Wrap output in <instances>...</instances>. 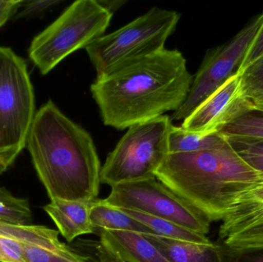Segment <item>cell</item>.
Returning <instances> with one entry per match:
<instances>
[{
    "label": "cell",
    "instance_id": "cell-18",
    "mask_svg": "<svg viewBox=\"0 0 263 262\" xmlns=\"http://www.w3.org/2000/svg\"><path fill=\"white\" fill-rule=\"evenodd\" d=\"M126 215L134 218L136 221L145 225L153 231L154 235L165 238H173L179 241H190L199 244H210L212 241L207 235H201L185 228L181 227L175 223L162 218L150 216L136 211L129 209H120Z\"/></svg>",
    "mask_w": 263,
    "mask_h": 262
},
{
    "label": "cell",
    "instance_id": "cell-30",
    "mask_svg": "<svg viewBox=\"0 0 263 262\" xmlns=\"http://www.w3.org/2000/svg\"><path fill=\"white\" fill-rule=\"evenodd\" d=\"M18 155L12 153L0 152V175L6 172L16 159Z\"/></svg>",
    "mask_w": 263,
    "mask_h": 262
},
{
    "label": "cell",
    "instance_id": "cell-5",
    "mask_svg": "<svg viewBox=\"0 0 263 262\" xmlns=\"http://www.w3.org/2000/svg\"><path fill=\"white\" fill-rule=\"evenodd\" d=\"M180 14L176 11L153 7L120 29L96 40L86 51L97 77L165 49V42L176 30Z\"/></svg>",
    "mask_w": 263,
    "mask_h": 262
},
{
    "label": "cell",
    "instance_id": "cell-20",
    "mask_svg": "<svg viewBox=\"0 0 263 262\" xmlns=\"http://www.w3.org/2000/svg\"><path fill=\"white\" fill-rule=\"evenodd\" d=\"M229 143L241 158L263 175V138L227 137Z\"/></svg>",
    "mask_w": 263,
    "mask_h": 262
},
{
    "label": "cell",
    "instance_id": "cell-7",
    "mask_svg": "<svg viewBox=\"0 0 263 262\" xmlns=\"http://www.w3.org/2000/svg\"><path fill=\"white\" fill-rule=\"evenodd\" d=\"M35 105L26 62L0 46V152L18 155L26 147Z\"/></svg>",
    "mask_w": 263,
    "mask_h": 262
},
{
    "label": "cell",
    "instance_id": "cell-19",
    "mask_svg": "<svg viewBox=\"0 0 263 262\" xmlns=\"http://www.w3.org/2000/svg\"><path fill=\"white\" fill-rule=\"evenodd\" d=\"M32 215L29 201L17 198L4 188L0 187V221L30 226Z\"/></svg>",
    "mask_w": 263,
    "mask_h": 262
},
{
    "label": "cell",
    "instance_id": "cell-2",
    "mask_svg": "<svg viewBox=\"0 0 263 262\" xmlns=\"http://www.w3.org/2000/svg\"><path fill=\"white\" fill-rule=\"evenodd\" d=\"M26 146L50 200L97 199L101 165L93 139L52 100L35 113Z\"/></svg>",
    "mask_w": 263,
    "mask_h": 262
},
{
    "label": "cell",
    "instance_id": "cell-32",
    "mask_svg": "<svg viewBox=\"0 0 263 262\" xmlns=\"http://www.w3.org/2000/svg\"><path fill=\"white\" fill-rule=\"evenodd\" d=\"M98 249V255L99 258H100V262H122L119 261L117 258L112 257L110 254L108 253L103 247H102L101 245L100 244V246L97 248Z\"/></svg>",
    "mask_w": 263,
    "mask_h": 262
},
{
    "label": "cell",
    "instance_id": "cell-31",
    "mask_svg": "<svg viewBox=\"0 0 263 262\" xmlns=\"http://www.w3.org/2000/svg\"><path fill=\"white\" fill-rule=\"evenodd\" d=\"M97 1L104 9L112 14L126 3V1H122V0H97Z\"/></svg>",
    "mask_w": 263,
    "mask_h": 262
},
{
    "label": "cell",
    "instance_id": "cell-12",
    "mask_svg": "<svg viewBox=\"0 0 263 262\" xmlns=\"http://www.w3.org/2000/svg\"><path fill=\"white\" fill-rule=\"evenodd\" d=\"M94 201H71L57 198L43 206V210L58 228L68 243L83 235L97 233L90 219Z\"/></svg>",
    "mask_w": 263,
    "mask_h": 262
},
{
    "label": "cell",
    "instance_id": "cell-26",
    "mask_svg": "<svg viewBox=\"0 0 263 262\" xmlns=\"http://www.w3.org/2000/svg\"><path fill=\"white\" fill-rule=\"evenodd\" d=\"M23 241L0 236V262H26Z\"/></svg>",
    "mask_w": 263,
    "mask_h": 262
},
{
    "label": "cell",
    "instance_id": "cell-9",
    "mask_svg": "<svg viewBox=\"0 0 263 262\" xmlns=\"http://www.w3.org/2000/svg\"><path fill=\"white\" fill-rule=\"evenodd\" d=\"M263 23V12L247 23L231 39L210 49L199 66L185 103L172 119L185 120L239 69Z\"/></svg>",
    "mask_w": 263,
    "mask_h": 262
},
{
    "label": "cell",
    "instance_id": "cell-24",
    "mask_svg": "<svg viewBox=\"0 0 263 262\" xmlns=\"http://www.w3.org/2000/svg\"><path fill=\"white\" fill-rule=\"evenodd\" d=\"M239 73L244 98L252 100L263 95V55Z\"/></svg>",
    "mask_w": 263,
    "mask_h": 262
},
{
    "label": "cell",
    "instance_id": "cell-8",
    "mask_svg": "<svg viewBox=\"0 0 263 262\" xmlns=\"http://www.w3.org/2000/svg\"><path fill=\"white\" fill-rule=\"evenodd\" d=\"M111 188L109 196L103 200L114 207L167 220L201 235L210 232L211 223L156 178Z\"/></svg>",
    "mask_w": 263,
    "mask_h": 262
},
{
    "label": "cell",
    "instance_id": "cell-22",
    "mask_svg": "<svg viewBox=\"0 0 263 262\" xmlns=\"http://www.w3.org/2000/svg\"><path fill=\"white\" fill-rule=\"evenodd\" d=\"M26 262H89V257L71 249L67 251H53L36 245L24 243Z\"/></svg>",
    "mask_w": 263,
    "mask_h": 262
},
{
    "label": "cell",
    "instance_id": "cell-29",
    "mask_svg": "<svg viewBox=\"0 0 263 262\" xmlns=\"http://www.w3.org/2000/svg\"><path fill=\"white\" fill-rule=\"evenodd\" d=\"M23 1H3L0 0V29L7 23L8 20L16 13L21 7Z\"/></svg>",
    "mask_w": 263,
    "mask_h": 262
},
{
    "label": "cell",
    "instance_id": "cell-16",
    "mask_svg": "<svg viewBox=\"0 0 263 262\" xmlns=\"http://www.w3.org/2000/svg\"><path fill=\"white\" fill-rule=\"evenodd\" d=\"M221 132L199 133L171 126L168 137V154L190 153L223 147L228 144Z\"/></svg>",
    "mask_w": 263,
    "mask_h": 262
},
{
    "label": "cell",
    "instance_id": "cell-6",
    "mask_svg": "<svg viewBox=\"0 0 263 262\" xmlns=\"http://www.w3.org/2000/svg\"><path fill=\"white\" fill-rule=\"evenodd\" d=\"M168 115L133 125L106 158L100 172L101 184L112 186L156 178L168 155L171 126Z\"/></svg>",
    "mask_w": 263,
    "mask_h": 262
},
{
    "label": "cell",
    "instance_id": "cell-1",
    "mask_svg": "<svg viewBox=\"0 0 263 262\" xmlns=\"http://www.w3.org/2000/svg\"><path fill=\"white\" fill-rule=\"evenodd\" d=\"M193 81L182 52L164 49L97 77L90 90L105 126L123 130L177 111Z\"/></svg>",
    "mask_w": 263,
    "mask_h": 262
},
{
    "label": "cell",
    "instance_id": "cell-28",
    "mask_svg": "<svg viewBox=\"0 0 263 262\" xmlns=\"http://www.w3.org/2000/svg\"><path fill=\"white\" fill-rule=\"evenodd\" d=\"M263 55V23L259 32L256 34L254 40L250 45L248 51L246 53L239 69L238 72H242L248 67L249 66L254 63L258 58Z\"/></svg>",
    "mask_w": 263,
    "mask_h": 262
},
{
    "label": "cell",
    "instance_id": "cell-4",
    "mask_svg": "<svg viewBox=\"0 0 263 262\" xmlns=\"http://www.w3.org/2000/svg\"><path fill=\"white\" fill-rule=\"evenodd\" d=\"M114 14L97 0H78L34 37L28 54L43 75L79 49L104 35Z\"/></svg>",
    "mask_w": 263,
    "mask_h": 262
},
{
    "label": "cell",
    "instance_id": "cell-23",
    "mask_svg": "<svg viewBox=\"0 0 263 262\" xmlns=\"http://www.w3.org/2000/svg\"><path fill=\"white\" fill-rule=\"evenodd\" d=\"M217 241L230 249L242 250L263 249V218L224 239Z\"/></svg>",
    "mask_w": 263,
    "mask_h": 262
},
{
    "label": "cell",
    "instance_id": "cell-21",
    "mask_svg": "<svg viewBox=\"0 0 263 262\" xmlns=\"http://www.w3.org/2000/svg\"><path fill=\"white\" fill-rule=\"evenodd\" d=\"M220 132L226 137L263 138V112H248L227 125Z\"/></svg>",
    "mask_w": 263,
    "mask_h": 262
},
{
    "label": "cell",
    "instance_id": "cell-13",
    "mask_svg": "<svg viewBox=\"0 0 263 262\" xmlns=\"http://www.w3.org/2000/svg\"><path fill=\"white\" fill-rule=\"evenodd\" d=\"M263 218V177L237 195L219 227V240Z\"/></svg>",
    "mask_w": 263,
    "mask_h": 262
},
{
    "label": "cell",
    "instance_id": "cell-3",
    "mask_svg": "<svg viewBox=\"0 0 263 262\" xmlns=\"http://www.w3.org/2000/svg\"><path fill=\"white\" fill-rule=\"evenodd\" d=\"M262 177L230 143L210 150L168 154L156 173L159 182L211 223L222 221L237 195Z\"/></svg>",
    "mask_w": 263,
    "mask_h": 262
},
{
    "label": "cell",
    "instance_id": "cell-15",
    "mask_svg": "<svg viewBox=\"0 0 263 262\" xmlns=\"http://www.w3.org/2000/svg\"><path fill=\"white\" fill-rule=\"evenodd\" d=\"M90 219L97 231H123L154 235L149 228L131 218L121 209L108 204L103 199L97 198L92 203Z\"/></svg>",
    "mask_w": 263,
    "mask_h": 262
},
{
    "label": "cell",
    "instance_id": "cell-27",
    "mask_svg": "<svg viewBox=\"0 0 263 262\" xmlns=\"http://www.w3.org/2000/svg\"><path fill=\"white\" fill-rule=\"evenodd\" d=\"M60 0H34V1H23L22 10L17 15V18H29L36 16L47 11L48 9L60 4Z\"/></svg>",
    "mask_w": 263,
    "mask_h": 262
},
{
    "label": "cell",
    "instance_id": "cell-17",
    "mask_svg": "<svg viewBox=\"0 0 263 262\" xmlns=\"http://www.w3.org/2000/svg\"><path fill=\"white\" fill-rule=\"evenodd\" d=\"M0 236L14 238L53 251H67L72 248L59 239V231L43 226H18L0 221Z\"/></svg>",
    "mask_w": 263,
    "mask_h": 262
},
{
    "label": "cell",
    "instance_id": "cell-25",
    "mask_svg": "<svg viewBox=\"0 0 263 262\" xmlns=\"http://www.w3.org/2000/svg\"><path fill=\"white\" fill-rule=\"evenodd\" d=\"M215 243L220 262H263V249L242 250L230 249L218 241Z\"/></svg>",
    "mask_w": 263,
    "mask_h": 262
},
{
    "label": "cell",
    "instance_id": "cell-11",
    "mask_svg": "<svg viewBox=\"0 0 263 262\" xmlns=\"http://www.w3.org/2000/svg\"><path fill=\"white\" fill-rule=\"evenodd\" d=\"M100 244L122 262H170L143 234L123 231L97 230Z\"/></svg>",
    "mask_w": 263,
    "mask_h": 262
},
{
    "label": "cell",
    "instance_id": "cell-14",
    "mask_svg": "<svg viewBox=\"0 0 263 262\" xmlns=\"http://www.w3.org/2000/svg\"><path fill=\"white\" fill-rule=\"evenodd\" d=\"M170 262H220L215 243L199 244L143 234Z\"/></svg>",
    "mask_w": 263,
    "mask_h": 262
},
{
    "label": "cell",
    "instance_id": "cell-33",
    "mask_svg": "<svg viewBox=\"0 0 263 262\" xmlns=\"http://www.w3.org/2000/svg\"><path fill=\"white\" fill-rule=\"evenodd\" d=\"M250 102H251L253 111L263 112V95L253 98L250 100Z\"/></svg>",
    "mask_w": 263,
    "mask_h": 262
},
{
    "label": "cell",
    "instance_id": "cell-10",
    "mask_svg": "<svg viewBox=\"0 0 263 262\" xmlns=\"http://www.w3.org/2000/svg\"><path fill=\"white\" fill-rule=\"evenodd\" d=\"M252 111L251 102L242 94L241 74L236 72L183 120L181 127L199 133L220 132Z\"/></svg>",
    "mask_w": 263,
    "mask_h": 262
}]
</instances>
